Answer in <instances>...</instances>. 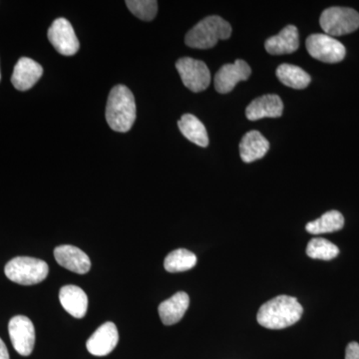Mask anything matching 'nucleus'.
Segmentation results:
<instances>
[{
    "instance_id": "423d86ee",
    "label": "nucleus",
    "mask_w": 359,
    "mask_h": 359,
    "mask_svg": "<svg viewBox=\"0 0 359 359\" xmlns=\"http://www.w3.org/2000/svg\"><path fill=\"white\" fill-rule=\"evenodd\" d=\"M311 57L325 63H337L346 57V49L339 40L327 34H313L306 42Z\"/></svg>"
},
{
    "instance_id": "7ed1b4c3",
    "label": "nucleus",
    "mask_w": 359,
    "mask_h": 359,
    "mask_svg": "<svg viewBox=\"0 0 359 359\" xmlns=\"http://www.w3.org/2000/svg\"><path fill=\"white\" fill-rule=\"evenodd\" d=\"M231 32L228 21L217 15L208 16L187 33L185 42L191 48L210 49L219 40L230 39Z\"/></svg>"
},
{
    "instance_id": "4468645a",
    "label": "nucleus",
    "mask_w": 359,
    "mask_h": 359,
    "mask_svg": "<svg viewBox=\"0 0 359 359\" xmlns=\"http://www.w3.org/2000/svg\"><path fill=\"white\" fill-rule=\"evenodd\" d=\"M283 103L276 94L266 95L255 99L245 109V115L250 121L263 119V118H278L283 115Z\"/></svg>"
},
{
    "instance_id": "aec40b11",
    "label": "nucleus",
    "mask_w": 359,
    "mask_h": 359,
    "mask_svg": "<svg viewBox=\"0 0 359 359\" xmlns=\"http://www.w3.org/2000/svg\"><path fill=\"white\" fill-rule=\"evenodd\" d=\"M276 77L285 86L297 90L306 88L311 81L309 73L299 66L292 65L278 66Z\"/></svg>"
},
{
    "instance_id": "9d476101",
    "label": "nucleus",
    "mask_w": 359,
    "mask_h": 359,
    "mask_svg": "<svg viewBox=\"0 0 359 359\" xmlns=\"http://www.w3.org/2000/svg\"><path fill=\"white\" fill-rule=\"evenodd\" d=\"M252 74L250 65L242 59H238L233 65H226L215 76V89L221 94H226L235 88L241 81L249 79Z\"/></svg>"
},
{
    "instance_id": "5701e85b",
    "label": "nucleus",
    "mask_w": 359,
    "mask_h": 359,
    "mask_svg": "<svg viewBox=\"0 0 359 359\" xmlns=\"http://www.w3.org/2000/svg\"><path fill=\"white\" fill-rule=\"evenodd\" d=\"M339 249L330 241L323 238H314L309 241L306 255L313 259L330 261L339 256Z\"/></svg>"
},
{
    "instance_id": "bb28decb",
    "label": "nucleus",
    "mask_w": 359,
    "mask_h": 359,
    "mask_svg": "<svg viewBox=\"0 0 359 359\" xmlns=\"http://www.w3.org/2000/svg\"><path fill=\"white\" fill-rule=\"evenodd\" d=\"M0 79H1V74H0Z\"/></svg>"
},
{
    "instance_id": "b1692460",
    "label": "nucleus",
    "mask_w": 359,
    "mask_h": 359,
    "mask_svg": "<svg viewBox=\"0 0 359 359\" xmlns=\"http://www.w3.org/2000/svg\"><path fill=\"white\" fill-rule=\"evenodd\" d=\"M126 6L141 20L151 21L157 15L158 2L156 0H128Z\"/></svg>"
},
{
    "instance_id": "1a4fd4ad",
    "label": "nucleus",
    "mask_w": 359,
    "mask_h": 359,
    "mask_svg": "<svg viewBox=\"0 0 359 359\" xmlns=\"http://www.w3.org/2000/svg\"><path fill=\"white\" fill-rule=\"evenodd\" d=\"M48 39L54 48L65 56L74 55L80 48L76 33L65 18L53 21L48 30Z\"/></svg>"
},
{
    "instance_id": "f257e3e1",
    "label": "nucleus",
    "mask_w": 359,
    "mask_h": 359,
    "mask_svg": "<svg viewBox=\"0 0 359 359\" xmlns=\"http://www.w3.org/2000/svg\"><path fill=\"white\" fill-rule=\"evenodd\" d=\"M304 309L295 297L278 295L264 304L257 313V323L269 330H283L301 320Z\"/></svg>"
},
{
    "instance_id": "a878e982",
    "label": "nucleus",
    "mask_w": 359,
    "mask_h": 359,
    "mask_svg": "<svg viewBox=\"0 0 359 359\" xmlns=\"http://www.w3.org/2000/svg\"><path fill=\"white\" fill-rule=\"evenodd\" d=\"M0 359H9L8 351L4 340L0 339Z\"/></svg>"
},
{
    "instance_id": "393cba45",
    "label": "nucleus",
    "mask_w": 359,
    "mask_h": 359,
    "mask_svg": "<svg viewBox=\"0 0 359 359\" xmlns=\"http://www.w3.org/2000/svg\"><path fill=\"white\" fill-rule=\"evenodd\" d=\"M346 359H359V344L353 341L346 346Z\"/></svg>"
},
{
    "instance_id": "6e6552de",
    "label": "nucleus",
    "mask_w": 359,
    "mask_h": 359,
    "mask_svg": "<svg viewBox=\"0 0 359 359\" xmlns=\"http://www.w3.org/2000/svg\"><path fill=\"white\" fill-rule=\"evenodd\" d=\"M8 332L14 349L20 355H30L35 344V328L32 321L27 316H13L9 321Z\"/></svg>"
},
{
    "instance_id": "0eeeda50",
    "label": "nucleus",
    "mask_w": 359,
    "mask_h": 359,
    "mask_svg": "<svg viewBox=\"0 0 359 359\" xmlns=\"http://www.w3.org/2000/svg\"><path fill=\"white\" fill-rule=\"evenodd\" d=\"M176 68L183 84L195 93L204 91L211 83V72L203 61L181 58L177 61Z\"/></svg>"
},
{
    "instance_id": "dca6fc26",
    "label": "nucleus",
    "mask_w": 359,
    "mask_h": 359,
    "mask_svg": "<svg viewBox=\"0 0 359 359\" xmlns=\"http://www.w3.org/2000/svg\"><path fill=\"white\" fill-rule=\"evenodd\" d=\"M264 47L271 55H283L297 51L299 47L297 28L294 25H287L278 35L266 39Z\"/></svg>"
},
{
    "instance_id": "a211bd4d",
    "label": "nucleus",
    "mask_w": 359,
    "mask_h": 359,
    "mask_svg": "<svg viewBox=\"0 0 359 359\" xmlns=\"http://www.w3.org/2000/svg\"><path fill=\"white\" fill-rule=\"evenodd\" d=\"M269 150V143L259 131H250L240 143V155L245 163L262 159Z\"/></svg>"
},
{
    "instance_id": "39448f33",
    "label": "nucleus",
    "mask_w": 359,
    "mask_h": 359,
    "mask_svg": "<svg viewBox=\"0 0 359 359\" xmlns=\"http://www.w3.org/2000/svg\"><path fill=\"white\" fill-rule=\"evenodd\" d=\"M320 23L325 34L342 36L358 29L359 13L348 7H330L321 13Z\"/></svg>"
},
{
    "instance_id": "ddd939ff",
    "label": "nucleus",
    "mask_w": 359,
    "mask_h": 359,
    "mask_svg": "<svg viewBox=\"0 0 359 359\" xmlns=\"http://www.w3.org/2000/svg\"><path fill=\"white\" fill-rule=\"evenodd\" d=\"M43 74V68L32 59L22 57L16 63L11 83L20 91H27L32 88Z\"/></svg>"
},
{
    "instance_id": "2eb2a0df",
    "label": "nucleus",
    "mask_w": 359,
    "mask_h": 359,
    "mask_svg": "<svg viewBox=\"0 0 359 359\" xmlns=\"http://www.w3.org/2000/svg\"><path fill=\"white\" fill-rule=\"evenodd\" d=\"M61 306L71 316L83 318L88 309V297L81 287L68 285L62 287L59 292Z\"/></svg>"
},
{
    "instance_id": "f03ea898",
    "label": "nucleus",
    "mask_w": 359,
    "mask_h": 359,
    "mask_svg": "<svg viewBox=\"0 0 359 359\" xmlns=\"http://www.w3.org/2000/svg\"><path fill=\"white\" fill-rule=\"evenodd\" d=\"M136 120V102L131 90L117 85L111 90L106 106V121L111 129L120 133L128 132Z\"/></svg>"
},
{
    "instance_id": "6ab92c4d",
    "label": "nucleus",
    "mask_w": 359,
    "mask_h": 359,
    "mask_svg": "<svg viewBox=\"0 0 359 359\" xmlns=\"http://www.w3.org/2000/svg\"><path fill=\"white\" fill-rule=\"evenodd\" d=\"M178 127L181 133L196 145L202 148L209 145L207 129L196 116L192 114L182 116L181 120L178 122Z\"/></svg>"
},
{
    "instance_id": "4be33fe9",
    "label": "nucleus",
    "mask_w": 359,
    "mask_h": 359,
    "mask_svg": "<svg viewBox=\"0 0 359 359\" xmlns=\"http://www.w3.org/2000/svg\"><path fill=\"white\" fill-rule=\"evenodd\" d=\"M197 264V257L186 249L175 250L170 252L164 262L165 269L169 273L189 271Z\"/></svg>"
},
{
    "instance_id": "20e7f679",
    "label": "nucleus",
    "mask_w": 359,
    "mask_h": 359,
    "mask_svg": "<svg viewBox=\"0 0 359 359\" xmlns=\"http://www.w3.org/2000/svg\"><path fill=\"white\" fill-rule=\"evenodd\" d=\"M7 278L22 285L43 282L49 273L48 264L35 257H18L9 261L4 269Z\"/></svg>"
},
{
    "instance_id": "412c9836",
    "label": "nucleus",
    "mask_w": 359,
    "mask_h": 359,
    "mask_svg": "<svg viewBox=\"0 0 359 359\" xmlns=\"http://www.w3.org/2000/svg\"><path fill=\"white\" fill-rule=\"evenodd\" d=\"M344 226V218L339 211H330L323 214L320 219L306 224V230L311 235L334 233L341 230Z\"/></svg>"
},
{
    "instance_id": "9b49d317",
    "label": "nucleus",
    "mask_w": 359,
    "mask_h": 359,
    "mask_svg": "<svg viewBox=\"0 0 359 359\" xmlns=\"http://www.w3.org/2000/svg\"><path fill=\"white\" fill-rule=\"evenodd\" d=\"M119 341V332L115 323L108 321L97 328L87 340L86 347L92 355L106 356L114 351Z\"/></svg>"
},
{
    "instance_id": "f3484780",
    "label": "nucleus",
    "mask_w": 359,
    "mask_h": 359,
    "mask_svg": "<svg viewBox=\"0 0 359 359\" xmlns=\"http://www.w3.org/2000/svg\"><path fill=\"white\" fill-rule=\"evenodd\" d=\"M190 304V297L184 292H179L160 304L158 311L165 325H173L185 316Z\"/></svg>"
},
{
    "instance_id": "f8f14e48",
    "label": "nucleus",
    "mask_w": 359,
    "mask_h": 359,
    "mask_svg": "<svg viewBox=\"0 0 359 359\" xmlns=\"http://www.w3.org/2000/svg\"><path fill=\"white\" fill-rule=\"evenodd\" d=\"M54 257L61 266L79 275H85L91 269L89 257L74 245H59L54 250Z\"/></svg>"
}]
</instances>
